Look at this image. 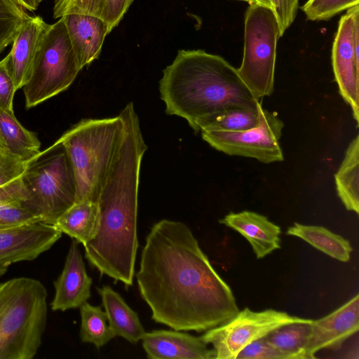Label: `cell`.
I'll list each match as a JSON object with an SVG mask.
<instances>
[{
	"mask_svg": "<svg viewBox=\"0 0 359 359\" xmlns=\"http://www.w3.org/2000/svg\"><path fill=\"white\" fill-rule=\"evenodd\" d=\"M159 91L166 113L184 118L196 133L204 121L228 108H262L237 69L203 50H180L163 72Z\"/></svg>",
	"mask_w": 359,
	"mask_h": 359,
	"instance_id": "3957f363",
	"label": "cell"
},
{
	"mask_svg": "<svg viewBox=\"0 0 359 359\" xmlns=\"http://www.w3.org/2000/svg\"><path fill=\"white\" fill-rule=\"evenodd\" d=\"M47 291L38 280L20 277L0 283V359H32L47 319Z\"/></svg>",
	"mask_w": 359,
	"mask_h": 359,
	"instance_id": "5b68a950",
	"label": "cell"
},
{
	"mask_svg": "<svg viewBox=\"0 0 359 359\" xmlns=\"http://www.w3.org/2000/svg\"><path fill=\"white\" fill-rule=\"evenodd\" d=\"M20 5L29 11H34L37 9L39 5L34 0H18Z\"/></svg>",
	"mask_w": 359,
	"mask_h": 359,
	"instance_id": "e575fe53",
	"label": "cell"
},
{
	"mask_svg": "<svg viewBox=\"0 0 359 359\" xmlns=\"http://www.w3.org/2000/svg\"><path fill=\"white\" fill-rule=\"evenodd\" d=\"M29 163L8 153L0 156V203L18 201L23 204L26 201L22 177Z\"/></svg>",
	"mask_w": 359,
	"mask_h": 359,
	"instance_id": "d4e9b609",
	"label": "cell"
},
{
	"mask_svg": "<svg viewBox=\"0 0 359 359\" xmlns=\"http://www.w3.org/2000/svg\"><path fill=\"white\" fill-rule=\"evenodd\" d=\"M81 69L97 59L105 36L111 31L100 18L82 14H69L62 17Z\"/></svg>",
	"mask_w": 359,
	"mask_h": 359,
	"instance_id": "ac0fdd59",
	"label": "cell"
},
{
	"mask_svg": "<svg viewBox=\"0 0 359 359\" xmlns=\"http://www.w3.org/2000/svg\"><path fill=\"white\" fill-rule=\"evenodd\" d=\"M335 34L332 63L339 94L359 125V4L346 10Z\"/></svg>",
	"mask_w": 359,
	"mask_h": 359,
	"instance_id": "8fae6325",
	"label": "cell"
},
{
	"mask_svg": "<svg viewBox=\"0 0 359 359\" xmlns=\"http://www.w3.org/2000/svg\"><path fill=\"white\" fill-rule=\"evenodd\" d=\"M78 244L75 240L72 242L62 271L54 281L50 304L54 311L79 308L90 297L93 280L86 272Z\"/></svg>",
	"mask_w": 359,
	"mask_h": 359,
	"instance_id": "9a60e30c",
	"label": "cell"
},
{
	"mask_svg": "<svg viewBox=\"0 0 359 359\" xmlns=\"http://www.w3.org/2000/svg\"><path fill=\"white\" fill-rule=\"evenodd\" d=\"M297 1H299V0H297Z\"/></svg>",
	"mask_w": 359,
	"mask_h": 359,
	"instance_id": "60d3db41",
	"label": "cell"
},
{
	"mask_svg": "<svg viewBox=\"0 0 359 359\" xmlns=\"http://www.w3.org/2000/svg\"><path fill=\"white\" fill-rule=\"evenodd\" d=\"M133 0H54L53 15L69 14L94 16L106 22L111 29L122 20Z\"/></svg>",
	"mask_w": 359,
	"mask_h": 359,
	"instance_id": "44dd1931",
	"label": "cell"
},
{
	"mask_svg": "<svg viewBox=\"0 0 359 359\" xmlns=\"http://www.w3.org/2000/svg\"><path fill=\"white\" fill-rule=\"evenodd\" d=\"M37 5H39L44 0H34Z\"/></svg>",
	"mask_w": 359,
	"mask_h": 359,
	"instance_id": "f35d334b",
	"label": "cell"
},
{
	"mask_svg": "<svg viewBox=\"0 0 359 359\" xmlns=\"http://www.w3.org/2000/svg\"><path fill=\"white\" fill-rule=\"evenodd\" d=\"M259 4L269 7L273 10L272 0H258Z\"/></svg>",
	"mask_w": 359,
	"mask_h": 359,
	"instance_id": "d590c367",
	"label": "cell"
},
{
	"mask_svg": "<svg viewBox=\"0 0 359 359\" xmlns=\"http://www.w3.org/2000/svg\"><path fill=\"white\" fill-rule=\"evenodd\" d=\"M61 236L57 227L43 222L0 230V277L12 264L35 259Z\"/></svg>",
	"mask_w": 359,
	"mask_h": 359,
	"instance_id": "7c38bea8",
	"label": "cell"
},
{
	"mask_svg": "<svg viewBox=\"0 0 359 359\" xmlns=\"http://www.w3.org/2000/svg\"><path fill=\"white\" fill-rule=\"evenodd\" d=\"M283 127V122L276 112L262 108L260 121L255 128L238 132L201 133L203 140L217 151L270 163L284 159L279 143Z\"/></svg>",
	"mask_w": 359,
	"mask_h": 359,
	"instance_id": "30bf717a",
	"label": "cell"
},
{
	"mask_svg": "<svg viewBox=\"0 0 359 359\" xmlns=\"http://www.w3.org/2000/svg\"><path fill=\"white\" fill-rule=\"evenodd\" d=\"M239 1H245V2L249 3L250 4H254V3H257V4H259L258 0H239Z\"/></svg>",
	"mask_w": 359,
	"mask_h": 359,
	"instance_id": "8d00e7d4",
	"label": "cell"
},
{
	"mask_svg": "<svg viewBox=\"0 0 359 359\" xmlns=\"http://www.w3.org/2000/svg\"><path fill=\"white\" fill-rule=\"evenodd\" d=\"M29 17L22 6L12 0H0V55Z\"/></svg>",
	"mask_w": 359,
	"mask_h": 359,
	"instance_id": "f1b7e54d",
	"label": "cell"
},
{
	"mask_svg": "<svg viewBox=\"0 0 359 359\" xmlns=\"http://www.w3.org/2000/svg\"><path fill=\"white\" fill-rule=\"evenodd\" d=\"M272 3L283 36L296 18L299 1L297 0H272Z\"/></svg>",
	"mask_w": 359,
	"mask_h": 359,
	"instance_id": "836d02e7",
	"label": "cell"
},
{
	"mask_svg": "<svg viewBox=\"0 0 359 359\" xmlns=\"http://www.w3.org/2000/svg\"><path fill=\"white\" fill-rule=\"evenodd\" d=\"M336 189L346 209L359 213V136L349 144L334 175Z\"/></svg>",
	"mask_w": 359,
	"mask_h": 359,
	"instance_id": "7402d4cb",
	"label": "cell"
},
{
	"mask_svg": "<svg viewBox=\"0 0 359 359\" xmlns=\"http://www.w3.org/2000/svg\"><path fill=\"white\" fill-rule=\"evenodd\" d=\"M261 110L235 107L223 110L204 121L199 128L203 131L247 130L257 126L260 121Z\"/></svg>",
	"mask_w": 359,
	"mask_h": 359,
	"instance_id": "4316f807",
	"label": "cell"
},
{
	"mask_svg": "<svg viewBox=\"0 0 359 359\" xmlns=\"http://www.w3.org/2000/svg\"><path fill=\"white\" fill-rule=\"evenodd\" d=\"M80 339L83 342L94 344L100 348L115 337L105 311L87 302L80 306Z\"/></svg>",
	"mask_w": 359,
	"mask_h": 359,
	"instance_id": "83f0119b",
	"label": "cell"
},
{
	"mask_svg": "<svg viewBox=\"0 0 359 359\" xmlns=\"http://www.w3.org/2000/svg\"><path fill=\"white\" fill-rule=\"evenodd\" d=\"M359 330V294H357L333 312L312 320L305 348L306 359L316 358L323 349L337 350Z\"/></svg>",
	"mask_w": 359,
	"mask_h": 359,
	"instance_id": "4fadbf2b",
	"label": "cell"
},
{
	"mask_svg": "<svg viewBox=\"0 0 359 359\" xmlns=\"http://www.w3.org/2000/svg\"><path fill=\"white\" fill-rule=\"evenodd\" d=\"M0 145L6 153L29 163L37 159L41 153L36 135L22 126L13 111L1 107Z\"/></svg>",
	"mask_w": 359,
	"mask_h": 359,
	"instance_id": "ffe728a7",
	"label": "cell"
},
{
	"mask_svg": "<svg viewBox=\"0 0 359 359\" xmlns=\"http://www.w3.org/2000/svg\"><path fill=\"white\" fill-rule=\"evenodd\" d=\"M42 222L36 215L20 202L0 203V230Z\"/></svg>",
	"mask_w": 359,
	"mask_h": 359,
	"instance_id": "4dcf8cb0",
	"label": "cell"
},
{
	"mask_svg": "<svg viewBox=\"0 0 359 359\" xmlns=\"http://www.w3.org/2000/svg\"><path fill=\"white\" fill-rule=\"evenodd\" d=\"M31 162L23 175L27 199L23 205L41 217L42 222L55 224L59 217L76 201V184L73 168L61 144H53Z\"/></svg>",
	"mask_w": 359,
	"mask_h": 359,
	"instance_id": "8992f818",
	"label": "cell"
},
{
	"mask_svg": "<svg viewBox=\"0 0 359 359\" xmlns=\"http://www.w3.org/2000/svg\"><path fill=\"white\" fill-rule=\"evenodd\" d=\"M311 321L281 326L264 338L271 346L288 355L290 359H306L305 348L311 332Z\"/></svg>",
	"mask_w": 359,
	"mask_h": 359,
	"instance_id": "484cf974",
	"label": "cell"
},
{
	"mask_svg": "<svg viewBox=\"0 0 359 359\" xmlns=\"http://www.w3.org/2000/svg\"><path fill=\"white\" fill-rule=\"evenodd\" d=\"M10 54L0 60V107L13 111V102L16 88L11 71Z\"/></svg>",
	"mask_w": 359,
	"mask_h": 359,
	"instance_id": "d6a6232c",
	"label": "cell"
},
{
	"mask_svg": "<svg viewBox=\"0 0 359 359\" xmlns=\"http://www.w3.org/2000/svg\"><path fill=\"white\" fill-rule=\"evenodd\" d=\"M97 290L114 336L123 337L132 344L140 341L145 331L137 313L110 286L103 285Z\"/></svg>",
	"mask_w": 359,
	"mask_h": 359,
	"instance_id": "d6986e66",
	"label": "cell"
},
{
	"mask_svg": "<svg viewBox=\"0 0 359 359\" xmlns=\"http://www.w3.org/2000/svg\"><path fill=\"white\" fill-rule=\"evenodd\" d=\"M49 27L40 16H30L21 25L9 52L11 74L16 90L29 81Z\"/></svg>",
	"mask_w": 359,
	"mask_h": 359,
	"instance_id": "5bb4252c",
	"label": "cell"
},
{
	"mask_svg": "<svg viewBox=\"0 0 359 359\" xmlns=\"http://www.w3.org/2000/svg\"><path fill=\"white\" fill-rule=\"evenodd\" d=\"M62 18L51 25L23 89L29 109L67 90L81 70Z\"/></svg>",
	"mask_w": 359,
	"mask_h": 359,
	"instance_id": "ba28073f",
	"label": "cell"
},
{
	"mask_svg": "<svg viewBox=\"0 0 359 359\" xmlns=\"http://www.w3.org/2000/svg\"><path fill=\"white\" fill-rule=\"evenodd\" d=\"M287 233L302 238L340 262H347L350 260L353 250L350 242L323 226L295 222L288 228Z\"/></svg>",
	"mask_w": 359,
	"mask_h": 359,
	"instance_id": "603a6c76",
	"label": "cell"
},
{
	"mask_svg": "<svg viewBox=\"0 0 359 359\" xmlns=\"http://www.w3.org/2000/svg\"><path fill=\"white\" fill-rule=\"evenodd\" d=\"M236 359H290L288 355L278 350L264 337H262L244 347Z\"/></svg>",
	"mask_w": 359,
	"mask_h": 359,
	"instance_id": "1f68e13d",
	"label": "cell"
},
{
	"mask_svg": "<svg viewBox=\"0 0 359 359\" xmlns=\"http://www.w3.org/2000/svg\"><path fill=\"white\" fill-rule=\"evenodd\" d=\"M358 4L359 0H308L301 9L308 20L324 21Z\"/></svg>",
	"mask_w": 359,
	"mask_h": 359,
	"instance_id": "f546056e",
	"label": "cell"
},
{
	"mask_svg": "<svg viewBox=\"0 0 359 359\" xmlns=\"http://www.w3.org/2000/svg\"><path fill=\"white\" fill-rule=\"evenodd\" d=\"M219 222L245 237L257 259L264 258L281 248L280 226L262 215L248 210L230 212Z\"/></svg>",
	"mask_w": 359,
	"mask_h": 359,
	"instance_id": "e0dca14e",
	"label": "cell"
},
{
	"mask_svg": "<svg viewBox=\"0 0 359 359\" xmlns=\"http://www.w3.org/2000/svg\"><path fill=\"white\" fill-rule=\"evenodd\" d=\"M97 203L92 201L74 203L55 223L62 233L84 245L94 236L97 224Z\"/></svg>",
	"mask_w": 359,
	"mask_h": 359,
	"instance_id": "cb8c5ba5",
	"label": "cell"
},
{
	"mask_svg": "<svg viewBox=\"0 0 359 359\" xmlns=\"http://www.w3.org/2000/svg\"><path fill=\"white\" fill-rule=\"evenodd\" d=\"M310 321L311 319L291 316L281 311H253L245 308L226 323L206 330L201 337L207 344L212 345L215 359H236L244 347L274 330L293 323Z\"/></svg>",
	"mask_w": 359,
	"mask_h": 359,
	"instance_id": "9c48e42d",
	"label": "cell"
},
{
	"mask_svg": "<svg viewBox=\"0 0 359 359\" xmlns=\"http://www.w3.org/2000/svg\"><path fill=\"white\" fill-rule=\"evenodd\" d=\"M136 278L151 318L175 330L206 331L239 311L231 287L181 222L164 219L152 226Z\"/></svg>",
	"mask_w": 359,
	"mask_h": 359,
	"instance_id": "6da1fadb",
	"label": "cell"
},
{
	"mask_svg": "<svg viewBox=\"0 0 359 359\" xmlns=\"http://www.w3.org/2000/svg\"><path fill=\"white\" fill-rule=\"evenodd\" d=\"M121 144L97 201L98 218L85 257L100 274L133 285L138 248L137 218L142 160L147 149L133 102L120 112Z\"/></svg>",
	"mask_w": 359,
	"mask_h": 359,
	"instance_id": "7a4b0ae2",
	"label": "cell"
},
{
	"mask_svg": "<svg viewBox=\"0 0 359 359\" xmlns=\"http://www.w3.org/2000/svg\"><path fill=\"white\" fill-rule=\"evenodd\" d=\"M142 344L150 359H215L201 339L178 330H156L142 336Z\"/></svg>",
	"mask_w": 359,
	"mask_h": 359,
	"instance_id": "2e32d148",
	"label": "cell"
},
{
	"mask_svg": "<svg viewBox=\"0 0 359 359\" xmlns=\"http://www.w3.org/2000/svg\"><path fill=\"white\" fill-rule=\"evenodd\" d=\"M280 36L274 11L257 3L250 4L245 15L243 57L237 71L258 100L273 92L276 46Z\"/></svg>",
	"mask_w": 359,
	"mask_h": 359,
	"instance_id": "52a82bcc",
	"label": "cell"
},
{
	"mask_svg": "<svg viewBox=\"0 0 359 359\" xmlns=\"http://www.w3.org/2000/svg\"><path fill=\"white\" fill-rule=\"evenodd\" d=\"M123 131L121 116L85 118L67 130L55 144H61L74 170L75 203H97Z\"/></svg>",
	"mask_w": 359,
	"mask_h": 359,
	"instance_id": "277c9868",
	"label": "cell"
},
{
	"mask_svg": "<svg viewBox=\"0 0 359 359\" xmlns=\"http://www.w3.org/2000/svg\"><path fill=\"white\" fill-rule=\"evenodd\" d=\"M6 152L4 150V149L1 147V146L0 145V156L4 154H6Z\"/></svg>",
	"mask_w": 359,
	"mask_h": 359,
	"instance_id": "74e56055",
	"label": "cell"
},
{
	"mask_svg": "<svg viewBox=\"0 0 359 359\" xmlns=\"http://www.w3.org/2000/svg\"><path fill=\"white\" fill-rule=\"evenodd\" d=\"M12 1H14L15 3H16L17 4L20 5V3H19L18 0H12Z\"/></svg>",
	"mask_w": 359,
	"mask_h": 359,
	"instance_id": "ab89813d",
	"label": "cell"
}]
</instances>
